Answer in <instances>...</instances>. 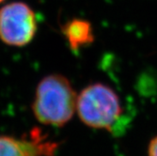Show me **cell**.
I'll list each match as a JSON object with an SVG mask.
<instances>
[{
  "instance_id": "7",
  "label": "cell",
  "mask_w": 157,
  "mask_h": 156,
  "mask_svg": "<svg viewBox=\"0 0 157 156\" xmlns=\"http://www.w3.org/2000/svg\"><path fill=\"white\" fill-rule=\"evenodd\" d=\"M5 0H0V3H2V2H4Z\"/></svg>"
},
{
  "instance_id": "2",
  "label": "cell",
  "mask_w": 157,
  "mask_h": 156,
  "mask_svg": "<svg viewBox=\"0 0 157 156\" xmlns=\"http://www.w3.org/2000/svg\"><path fill=\"white\" fill-rule=\"evenodd\" d=\"M76 113L85 125L111 132L122 116V106L112 88L104 83H93L78 94Z\"/></svg>"
},
{
  "instance_id": "5",
  "label": "cell",
  "mask_w": 157,
  "mask_h": 156,
  "mask_svg": "<svg viewBox=\"0 0 157 156\" xmlns=\"http://www.w3.org/2000/svg\"><path fill=\"white\" fill-rule=\"evenodd\" d=\"M62 33L70 48L77 51L94 41V33L91 24L85 19L75 18L67 22L62 27Z\"/></svg>"
},
{
  "instance_id": "1",
  "label": "cell",
  "mask_w": 157,
  "mask_h": 156,
  "mask_svg": "<svg viewBox=\"0 0 157 156\" xmlns=\"http://www.w3.org/2000/svg\"><path fill=\"white\" fill-rule=\"evenodd\" d=\"M77 94L72 84L61 74H49L36 88L32 111L44 125L62 127L76 112Z\"/></svg>"
},
{
  "instance_id": "4",
  "label": "cell",
  "mask_w": 157,
  "mask_h": 156,
  "mask_svg": "<svg viewBox=\"0 0 157 156\" xmlns=\"http://www.w3.org/2000/svg\"><path fill=\"white\" fill-rule=\"evenodd\" d=\"M56 148V144L44 139L38 131L29 139L0 135V156H50Z\"/></svg>"
},
{
  "instance_id": "3",
  "label": "cell",
  "mask_w": 157,
  "mask_h": 156,
  "mask_svg": "<svg viewBox=\"0 0 157 156\" xmlns=\"http://www.w3.org/2000/svg\"><path fill=\"white\" fill-rule=\"evenodd\" d=\"M34 10L24 2H11L0 9V40L5 44L22 47L34 39L37 32Z\"/></svg>"
},
{
  "instance_id": "6",
  "label": "cell",
  "mask_w": 157,
  "mask_h": 156,
  "mask_svg": "<svg viewBox=\"0 0 157 156\" xmlns=\"http://www.w3.org/2000/svg\"><path fill=\"white\" fill-rule=\"evenodd\" d=\"M148 155L157 156V135L151 140L148 148Z\"/></svg>"
}]
</instances>
